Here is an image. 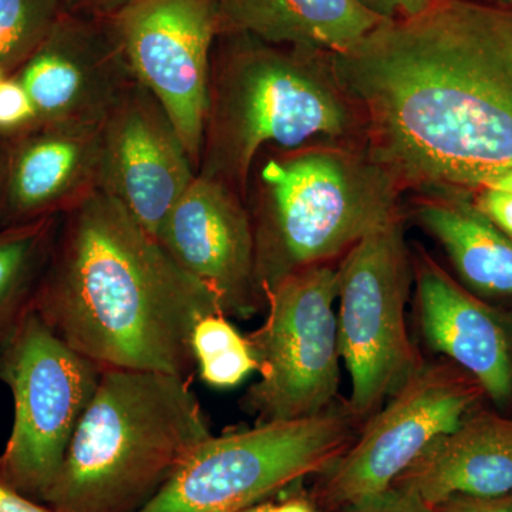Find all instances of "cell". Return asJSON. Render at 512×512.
<instances>
[{
	"label": "cell",
	"instance_id": "44dd1931",
	"mask_svg": "<svg viewBox=\"0 0 512 512\" xmlns=\"http://www.w3.org/2000/svg\"><path fill=\"white\" fill-rule=\"evenodd\" d=\"M191 350L202 382L215 389H231L258 370L247 336L224 313L198 320L191 332Z\"/></svg>",
	"mask_w": 512,
	"mask_h": 512
},
{
	"label": "cell",
	"instance_id": "277c9868",
	"mask_svg": "<svg viewBox=\"0 0 512 512\" xmlns=\"http://www.w3.org/2000/svg\"><path fill=\"white\" fill-rule=\"evenodd\" d=\"M403 191L366 147L265 148L252 165L245 197L262 301L288 276L329 264L403 218Z\"/></svg>",
	"mask_w": 512,
	"mask_h": 512
},
{
	"label": "cell",
	"instance_id": "3957f363",
	"mask_svg": "<svg viewBox=\"0 0 512 512\" xmlns=\"http://www.w3.org/2000/svg\"><path fill=\"white\" fill-rule=\"evenodd\" d=\"M365 138L362 114L330 53L227 30L218 37L197 175L245 201L252 165L265 148L366 147Z\"/></svg>",
	"mask_w": 512,
	"mask_h": 512
},
{
	"label": "cell",
	"instance_id": "30bf717a",
	"mask_svg": "<svg viewBox=\"0 0 512 512\" xmlns=\"http://www.w3.org/2000/svg\"><path fill=\"white\" fill-rule=\"evenodd\" d=\"M481 396L480 384L450 360L421 363L318 476L311 497L316 508L339 512L392 487L437 437L473 412Z\"/></svg>",
	"mask_w": 512,
	"mask_h": 512
},
{
	"label": "cell",
	"instance_id": "ba28073f",
	"mask_svg": "<svg viewBox=\"0 0 512 512\" xmlns=\"http://www.w3.org/2000/svg\"><path fill=\"white\" fill-rule=\"evenodd\" d=\"M100 376V367L69 348L35 312L23 319L0 348V380L15 403L0 481L42 503Z\"/></svg>",
	"mask_w": 512,
	"mask_h": 512
},
{
	"label": "cell",
	"instance_id": "5bb4252c",
	"mask_svg": "<svg viewBox=\"0 0 512 512\" xmlns=\"http://www.w3.org/2000/svg\"><path fill=\"white\" fill-rule=\"evenodd\" d=\"M157 241L175 264L212 292L228 318L247 320L265 311L247 205L225 185L197 175Z\"/></svg>",
	"mask_w": 512,
	"mask_h": 512
},
{
	"label": "cell",
	"instance_id": "8992f818",
	"mask_svg": "<svg viewBox=\"0 0 512 512\" xmlns=\"http://www.w3.org/2000/svg\"><path fill=\"white\" fill-rule=\"evenodd\" d=\"M362 426L348 403L335 402L316 416L211 434L136 512L247 510L302 478L325 473Z\"/></svg>",
	"mask_w": 512,
	"mask_h": 512
},
{
	"label": "cell",
	"instance_id": "4fadbf2b",
	"mask_svg": "<svg viewBox=\"0 0 512 512\" xmlns=\"http://www.w3.org/2000/svg\"><path fill=\"white\" fill-rule=\"evenodd\" d=\"M10 77L29 94L36 120L77 127H100L137 80L111 20L70 13Z\"/></svg>",
	"mask_w": 512,
	"mask_h": 512
},
{
	"label": "cell",
	"instance_id": "6da1fadb",
	"mask_svg": "<svg viewBox=\"0 0 512 512\" xmlns=\"http://www.w3.org/2000/svg\"><path fill=\"white\" fill-rule=\"evenodd\" d=\"M332 57L366 150L404 190H471L512 167V6L437 0Z\"/></svg>",
	"mask_w": 512,
	"mask_h": 512
},
{
	"label": "cell",
	"instance_id": "4316f807",
	"mask_svg": "<svg viewBox=\"0 0 512 512\" xmlns=\"http://www.w3.org/2000/svg\"><path fill=\"white\" fill-rule=\"evenodd\" d=\"M363 6L382 20H402L420 15L437 0H359Z\"/></svg>",
	"mask_w": 512,
	"mask_h": 512
},
{
	"label": "cell",
	"instance_id": "d4e9b609",
	"mask_svg": "<svg viewBox=\"0 0 512 512\" xmlns=\"http://www.w3.org/2000/svg\"><path fill=\"white\" fill-rule=\"evenodd\" d=\"M470 192L478 210L512 241V192L493 188H477Z\"/></svg>",
	"mask_w": 512,
	"mask_h": 512
},
{
	"label": "cell",
	"instance_id": "484cf974",
	"mask_svg": "<svg viewBox=\"0 0 512 512\" xmlns=\"http://www.w3.org/2000/svg\"><path fill=\"white\" fill-rule=\"evenodd\" d=\"M433 508L436 512H512V491L497 497L458 495L433 505Z\"/></svg>",
	"mask_w": 512,
	"mask_h": 512
},
{
	"label": "cell",
	"instance_id": "cb8c5ba5",
	"mask_svg": "<svg viewBox=\"0 0 512 512\" xmlns=\"http://www.w3.org/2000/svg\"><path fill=\"white\" fill-rule=\"evenodd\" d=\"M339 512H436L416 494L399 487L387 488L375 497L343 508Z\"/></svg>",
	"mask_w": 512,
	"mask_h": 512
},
{
	"label": "cell",
	"instance_id": "9a60e30c",
	"mask_svg": "<svg viewBox=\"0 0 512 512\" xmlns=\"http://www.w3.org/2000/svg\"><path fill=\"white\" fill-rule=\"evenodd\" d=\"M99 128L35 120L0 131V228L60 217L97 190Z\"/></svg>",
	"mask_w": 512,
	"mask_h": 512
},
{
	"label": "cell",
	"instance_id": "4dcf8cb0",
	"mask_svg": "<svg viewBox=\"0 0 512 512\" xmlns=\"http://www.w3.org/2000/svg\"><path fill=\"white\" fill-rule=\"evenodd\" d=\"M265 512H319L312 498L289 497L279 503H264Z\"/></svg>",
	"mask_w": 512,
	"mask_h": 512
},
{
	"label": "cell",
	"instance_id": "603a6c76",
	"mask_svg": "<svg viewBox=\"0 0 512 512\" xmlns=\"http://www.w3.org/2000/svg\"><path fill=\"white\" fill-rule=\"evenodd\" d=\"M36 120V110L29 94L13 77L0 82V131L19 130Z\"/></svg>",
	"mask_w": 512,
	"mask_h": 512
},
{
	"label": "cell",
	"instance_id": "9c48e42d",
	"mask_svg": "<svg viewBox=\"0 0 512 512\" xmlns=\"http://www.w3.org/2000/svg\"><path fill=\"white\" fill-rule=\"evenodd\" d=\"M338 269L308 266L266 295L265 320L249 333L258 382L242 397V409L258 423L312 417L338 396L340 352Z\"/></svg>",
	"mask_w": 512,
	"mask_h": 512
},
{
	"label": "cell",
	"instance_id": "f1b7e54d",
	"mask_svg": "<svg viewBox=\"0 0 512 512\" xmlns=\"http://www.w3.org/2000/svg\"><path fill=\"white\" fill-rule=\"evenodd\" d=\"M0 512H56L0 481Z\"/></svg>",
	"mask_w": 512,
	"mask_h": 512
},
{
	"label": "cell",
	"instance_id": "83f0119b",
	"mask_svg": "<svg viewBox=\"0 0 512 512\" xmlns=\"http://www.w3.org/2000/svg\"><path fill=\"white\" fill-rule=\"evenodd\" d=\"M133 0H62L64 13L84 18L111 19Z\"/></svg>",
	"mask_w": 512,
	"mask_h": 512
},
{
	"label": "cell",
	"instance_id": "836d02e7",
	"mask_svg": "<svg viewBox=\"0 0 512 512\" xmlns=\"http://www.w3.org/2000/svg\"><path fill=\"white\" fill-rule=\"evenodd\" d=\"M3 79H5V76H3V73L0 72V82H2Z\"/></svg>",
	"mask_w": 512,
	"mask_h": 512
},
{
	"label": "cell",
	"instance_id": "7402d4cb",
	"mask_svg": "<svg viewBox=\"0 0 512 512\" xmlns=\"http://www.w3.org/2000/svg\"><path fill=\"white\" fill-rule=\"evenodd\" d=\"M64 13L62 0H0V72L13 76Z\"/></svg>",
	"mask_w": 512,
	"mask_h": 512
},
{
	"label": "cell",
	"instance_id": "e0dca14e",
	"mask_svg": "<svg viewBox=\"0 0 512 512\" xmlns=\"http://www.w3.org/2000/svg\"><path fill=\"white\" fill-rule=\"evenodd\" d=\"M393 485L431 507L458 495L511 493L512 419L473 410L456 429L437 437Z\"/></svg>",
	"mask_w": 512,
	"mask_h": 512
},
{
	"label": "cell",
	"instance_id": "5b68a950",
	"mask_svg": "<svg viewBox=\"0 0 512 512\" xmlns=\"http://www.w3.org/2000/svg\"><path fill=\"white\" fill-rule=\"evenodd\" d=\"M191 384L165 373L101 370L42 504L56 512L140 510L212 434Z\"/></svg>",
	"mask_w": 512,
	"mask_h": 512
},
{
	"label": "cell",
	"instance_id": "ac0fdd59",
	"mask_svg": "<svg viewBox=\"0 0 512 512\" xmlns=\"http://www.w3.org/2000/svg\"><path fill=\"white\" fill-rule=\"evenodd\" d=\"M417 192L414 218L446 251L468 291L512 302V241L478 210L471 192L453 187Z\"/></svg>",
	"mask_w": 512,
	"mask_h": 512
},
{
	"label": "cell",
	"instance_id": "ffe728a7",
	"mask_svg": "<svg viewBox=\"0 0 512 512\" xmlns=\"http://www.w3.org/2000/svg\"><path fill=\"white\" fill-rule=\"evenodd\" d=\"M60 217L0 228V348L32 312Z\"/></svg>",
	"mask_w": 512,
	"mask_h": 512
},
{
	"label": "cell",
	"instance_id": "2e32d148",
	"mask_svg": "<svg viewBox=\"0 0 512 512\" xmlns=\"http://www.w3.org/2000/svg\"><path fill=\"white\" fill-rule=\"evenodd\" d=\"M421 335L473 377L504 409L512 403V325L503 313L458 285L426 252L413 256Z\"/></svg>",
	"mask_w": 512,
	"mask_h": 512
},
{
	"label": "cell",
	"instance_id": "d6a6232c",
	"mask_svg": "<svg viewBox=\"0 0 512 512\" xmlns=\"http://www.w3.org/2000/svg\"><path fill=\"white\" fill-rule=\"evenodd\" d=\"M483 2L495 3V5L512 6V0H483Z\"/></svg>",
	"mask_w": 512,
	"mask_h": 512
},
{
	"label": "cell",
	"instance_id": "1f68e13d",
	"mask_svg": "<svg viewBox=\"0 0 512 512\" xmlns=\"http://www.w3.org/2000/svg\"><path fill=\"white\" fill-rule=\"evenodd\" d=\"M241 512H265L264 503L252 505V507H249L247 510Z\"/></svg>",
	"mask_w": 512,
	"mask_h": 512
},
{
	"label": "cell",
	"instance_id": "7c38bea8",
	"mask_svg": "<svg viewBox=\"0 0 512 512\" xmlns=\"http://www.w3.org/2000/svg\"><path fill=\"white\" fill-rule=\"evenodd\" d=\"M195 177L167 110L136 80L99 128L97 190L119 202L157 239Z\"/></svg>",
	"mask_w": 512,
	"mask_h": 512
},
{
	"label": "cell",
	"instance_id": "d6986e66",
	"mask_svg": "<svg viewBox=\"0 0 512 512\" xmlns=\"http://www.w3.org/2000/svg\"><path fill=\"white\" fill-rule=\"evenodd\" d=\"M224 32L338 55L375 29L377 18L359 0H217Z\"/></svg>",
	"mask_w": 512,
	"mask_h": 512
},
{
	"label": "cell",
	"instance_id": "f546056e",
	"mask_svg": "<svg viewBox=\"0 0 512 512\" xmlns=\"http://www.w3.org/2000/svg\"><path fill=\"white\" fill-rule=\"evenodd\" d=\"M477 188H493V190L512 192V167L483 175L478 178L471 190H477Z\"/></svg>",
	"mask_w": 512,
	"mask_h": 512
},
{
	"label": "cell",
	"instance_id": "8fae6325",
	"mask_svg": "<svg viewBox=\"0 0 512 512\" xmlns=\"http://www.w3.org/2000/svg\"><path fill=\"white\" fill-rule=\"evenodd\" d=\"M138 82L160 100L198 173L215 43L217 0H133L111 18Z\"/></svg>",
	"mask_w": 512,
	"mask_h": 512
},
{
	"label": "cell",
	"instance_id": "7a4b0ae2",
	"mask_svg": "<svg viewBox=\"0 0 512 512\" xmlns=\"http://www.w3.org/2000/svg\"><path fill=\"white\" fill-rule=\"evenodd\" d=\"M32 311L101 370L165 373L191 383L192 329L222 313L212 292L100 190L62 215Z\"/></svg>",
	"mask_w": 512,
	"mask_h": 512
},
{
	"label": "cell",
	"instance_id": "52a82bcc",
	"mask_svg": "<svg viewBox=\"0 0 512 512\" xmlns=\"http://www.w3.org/2000/svg\"><path fill=\"white\" fill-rule=\"evenodd\" d=\"M414 284L403 218L367 235L338 268L339 352L350 376L348 407L365 424L419 369L406 306Z\"/></svg>",
	"mask_w": 512,
	"mask_h": 512
}]
</instances>
